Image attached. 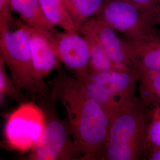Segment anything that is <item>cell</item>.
I'll return each mask as SVG.
<instances>
[{
	"instance_id": "cell-1",
	"label": "cell",
	"mask_w": 160,
	"mask_h": 160,
	"mask_svg": "<svg viewBox=\"0 0 160 160\" xmlns=\"http://www.w3.org/2000/svg\"><path fill=\"white\" fill-rule=\"evenodd\" d=\"M50 97L65 109L81 160H102L108 134L109 117L90 96L81 80L60 69L52 82Z\"/></svg>"
},
{
	"instance_id": "cell-2",
	"label": "cell",
	"mask_w": 160,
	"mask_h": 160,
	"mask_svg": "<svg viewBox=\"0 0 160 160\" xmlns=\"http://www.w3.org/2000/svg\"><path fill=\"white\" fill-rule=\"evenodd\" d=\"M150 109L137 98L109 119L102 160H137L142 155Z\"/></svg>"
},
{
	"instance_id": "cell-3",
	"label": "cell",
	"mask_w": 160,
	"mask_h": 160,
	"mask_svg": "<svg viewBox=\"0 0 160 160\" xmlns=\"http://www.w3.org/2000/svg\"><path fill=\"white\" fill-rule=\"evenodd\" d=\"M17 28L0 29V53L12 80L17 87L27 92L33 98H44L50 96L51 88L44 80L35 74L28 30L22 21H16Z\"/></svg>"
},
{
	"instance_id": "cell-4",
	"label": "cell",
	"mask_w": 160,
	"mask_h": 160,
	"mask_svg": "<svg viewBox=\"0 0 160 160\" xmlns=\"http://www.w3.org/2000/svg\"><path fill=\"white\" fill-rule=\"evenodd\" d=\"M90 96L98 103L109 119L127 104L136 99L139 73L130 70L89 71L79 78Z\"/></svg>"
},
{
	"instance_id": "cell-5",
	"label": "cell",
	"mask_w": 160,
	"mask_h": 160,
	"mask_svg": "<svg viewBox=\"0 0 160 160\" xmlns=\"http://www.w3.org/2000/svg\"><path fill=\"white\" fill-rule=\"evenodd\" d=\"M46 124L39 139L26 157L28 160H81L67 119L60 118L51 98L40 99Z\"/></svg>"
},
{
	"instance_id": "cell-6",
	"label": "cell",
	"mask_w": 160,
	"mask_h": 160,
	"mask_svg": "<svg viewBox=\"0 0 160 160\" xmlns=\"http://www.w3.org/2000/svg\"><path fill=\"white\" fill-rule=\"evenodd\" d=\"M46 124V114L40 104L28 100L7 114L4 138L8 148L29 152L39 139Z\"/></svg>"
},
{
	"instance_id": "cell-7",
	"label": "cell",
	"mask_w": 160,
	"mask_h": 160,
	"mask_svg": "<svg viewBox=\"0 0 160 160\" xmlns=\"http://www.w3.org/2000/svg\"><path fill=\"white\" fill-rule=\"evenodd\" d=\"M96 17L128 38L142 39L157 35L152 16L130 0H106Z\"/></svg>"
},
{
	"instance_id": "cell-8",
	"label": "cell",
	"mask_w": 160,
	"mask_h": 160,
	"mask_svg": "<svg viewBox=\"0 0 160 160\" xmlns=\"http://www.w3.org/2000/svg\"><path fill=\"white\" fill-rule=\"evenodd\" d=\"M58 55L75 77L81 78L90 70V46L85 36L78 32H48Z\"/></svg>"
},
{
	"instance_id": "cell-9",
	"label": "cell",
	"mask_w": 160,
	"mask_h": 160,
	"mask_svg": "<svg viewBox=\"0 0 160 160\" xmlns=\"http://www.w3.org/2000/svg\"><path fill=\"white\" fill-rule=\"evenodd\" d=\"M115 31L108 24L96 17L84 23L78 32L98 40L119 70H130L133 66L127 53L123 39L118 37Z\"/></svg>"
},
{
	"instance_id": "cell-10",
	"label": "cell",
	"mask_w": 160,
	"mask_h": 160,
	"mask_svg": "<svg viewBox=\"0 0 160 160\" xmlns=\"http://www.w3.org/2000/svg\"><path fill=\"white\" fill-rule=\"evenodd\" d=\"M23 24L29 33L35 74L39 79L43 80L52 71H58L62 69L61 62L49 37L48 32L30 27L25 23Z\"/></svg>"
},
{
	"instance_id": "cell-11",
	"label": "cell",
	"mask_w": 160,
	"mask_h": 160,
	"mask_svg": "<svg viewBox=\"0 0 160 160\" xmlns=\"http://www.w3.org/2000/svg\"><path fill=\"white\" fill-rule=\"evenodd\" d=\"M127 53L133 66L160 72V37L142 39H123Z\"/></svg>"
},
{
	"instance_id": "cell-12",
	"label": "cell",
	"mask_w": 160,
	"mask_h": 160,
	"mask_svg": "<svg viewBox=\"0 0 160 160\" xmlns=\"http://www.w3.org/2000/svg\"><path fill=\"white\" fill-rule=\"evenodd\" d=\"M12 10L17 12L22 22L30 27L52 32L56 28L46 18L39 0H10Z\"/></svg>"
},
{
	"instance_id": "cell-13",
	"label": "cell",
	"mask_w": 160,
	"mask_h": 160,
	"mask_svg": "<svg viewBox=\"0 0 160 160\" xmlns=\"http://www.w3.org/2000/svg\"><path fill=\"white\" fill-rule=\"evenodd\" d=\"M106 0H62L77 32L94 14L97 15Z\"/></svg>"
},
{
	"instance_id": "cell-14",
	"label": "cell",
	"mask_w": 160,
	"mask_h": 160,
	"mask_svg": "<svg viewBox=\"0 0 160 160\" xmlns=\"http://www.w3.org/2000/svg\"><path fill=\"white\" fill-rule=\"evenodd\" d=\"M39 2L45 17L53 25L65 32H77L62 0H39Z\"/></svg>"
},
{
	"instance_id": "cell-15",
	"label": "cell",
	"mask_w": 160,
	"mask_h": 160,
	"mask_svg": "<svg viewBox=\"0 0 160 160\" xmlns=\"http://www.w3.org/2000/svg\"><path fill=\"white\" fill-rule=\"evenodd\" d=\"M139 73V82L140 83V90L141 100L145 104L150 103L156 98L157 102L160 103V72L149 70L140 67L133 66Z\"/></svg>"
},
{
	"instance_id": "cell-16",
	"label": "cell",
	"mask_w": 160,
	"mask_h": 160,
	"mask_svg": "<svg viewBox=\"0 0 160 160\" xmlns=\"http://www.w3.org/2000/svg\"><path fill=\"white\" fill-rule=\"evenodd\" d=\"M160 147V105L155 103L150 110V117L143 140L142 155Z\"/></svg>"
},
{
	"instance_id": "cell-17",
	"label": "cell",
	"mask_w": 160,
	"mask_h": 160,
	"mask_svg": "<svg viewBox=\"0 0 160 160\" xmlns=\"http://www.w3.org/2000/svg\"><path fill=\"white\" fill-rule=\"evenodd\" d=\"M85 37L90 46V70L94 71L119 70L111 61L107 52L98 40L91 37Z\"/></svg>"
},
{
	"instance_id": "cell-18",
	"label": "cell",
	"mask_w": 160,
	"mask_h": 160,
	"mask_svg": "<svg viewBox=\"0 0 160 160\" xmlns=\"http://www.w3.org/2000/svg\"><path fill=\"white\" fill-rule=\"evenodd\" d=\"M6 65L3 58L0 57V101L1 104L4 97H8L19 104L29 100L23 91L17 87L12 77H10L6 70Z\"/></svg>"
},
{
	"instance_id": "cell-19",
	"label": "cell",
	"mask_w": 160,
	"mask_h": 160,
	"mask_svg": "<svg viewBox=\"0 0 160 160\" xmlns=\"http://www.w3.org/2000/svg\"><path fill=\"white\" fill-rule=\"evenodd\" d=\"M12 10L10 0H0V29L10 27Z\"/></svg>"
},
{
	"instance_id": "cell-20",
	"label": "cell",
	"mask_w": 160,
	"mask_h": 160,
	"mask_svg": "<svg viewBox=\"0 0 160 160\" xmlns=\"http://www.w3.org/2000/svg\"><path fill=\"white\" fill-rule=\"evenodd\" d=\"M138 6L143 12L152 16L160 0H130Z\"/></svg>"
},
{
	"instance_id": "cell-21",
	"label": "cell",
	"mask_w": 160,
	"mask_h": 160,
	"mask_svg": "<svg viewBox=\"0 0 160 160\" xmlns=\"http://www.w3.org/2000/svg\"><path fill=\"white\" fill-rule=\"evenodd\" d=\"M145 155L147 160H160V147L149 151Z\"/></svg>"
},
{
	"instance_id": "cell-22",
	"label": "cell",
	"mask_w": 160,
	"mask_h": 160,
	"mask_svg": "<svg viewBox=\"0 0 160 160\" xmlns=\"http://www.w3.org/2000/svg\"><path fill=\"white\" fill-rule=\"evenodd\" d=\"M153 18L155 23L159 26L160 30V1L153 12Z\"/></svg>"
}]
</instances>
